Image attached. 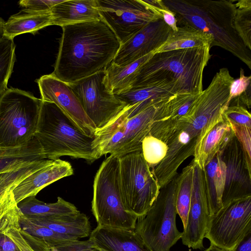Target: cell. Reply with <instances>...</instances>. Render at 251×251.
Returning a JSON list of instances; mask_svg holds the SVG:
<instances>
[{
  "label": "cell",
  "mask_w": 251,
  "mask_h": 251,
  "mask_svg": "<svg viewBox=\"0 0 251 251\" xmlns=\"http://www.w3.org/2000/svg\"><path fill=\"white\" fill-rule=\"evenodd\" d=\"M93 248L100 251H152L134 230L97 226L89 236Z\"/></svg>",
  "instance_id": "obj_21"
},
{
  "label": "cell",
  "mask_w": 251,
  "mask_h": 251,
  "mask_svg": "<svg viewBox=\"0 0 251 251\" xmlns=\"http://www.w3.org/2000/svg\"><path fill=\"white\" fill-rule=\"evenodd\" d=\"M119 183L125 210L137 218L147 212L161 189L141 151L119 157Z\"/></svg>",
  "instance_id": "obj_9"
},
{
  "label": "cell",
  "mask_w": 251,
  "mask_h": 251,
  "mask_svg": "<svg viewBox=\"0 0 251 251\" xmlns=\"http://www.w3.org/2000/svg\"><path fill=\"white\" fill-rule=\"evenodd\" d=\"M169 99L159 101L130 118L122 111L105 127L96 131L94 145L99 157L106 154L120 157L141 151L144 138Z\"/></svg>",
  "instance_id": "obj_5"
},
{
  "label": "cell",
  "mask_w": 251,
  "mask_h": 251,
  "mask_svg": "<svg viewBox=\"0 0 251 251\" xmlns=\"http://www.w3.org/2000/svg\"><path fill=\"white\" fill-rule=\"evenodd\" d=\"M105 71L68 83L84 111L99 130L112 121L125 108L104 83Z\"/></svg>",
  "instance_id": "obj_12"
},
{
  "label": "cell",
  "mask_w": 251,
  "mask_h": 251,
  "mask_svg": "<svg viewBox=\"0 0 251 251\" xmlns=\"http://www.w3.org/2000/svg\"><path fill=\"white\" fill-rule=\"evenodd\" d=\"M93 251H97V250H96L94 249V250H93Z\"/></svg>",
  "instance_id": "obj_50"
},
{
  "label": "cell",
  "mask_w": 251,
  "mask_h": 251,
  "mask_svg": "<svg viewBox=\"0 0 251 251\" xmlns=\"http://www.w3.org/2000/svg\"><path fill=\"white\" fill-rule=\"evenodd\" d=\"M209 217L203 170L195 165L190 205L186 226L181 238L184 245L193 249L203 248V240Z\"/></svg>",
  "instance_id": "obj_16"
},
{
  "label": "cell",
  "mask_w": 251,
  "mask_h": 251,
  "mask_svg": "<svg viewBox=\"0 0 251 251\" xmlns=\"http://www.w3.org/2000/svg\"><path fill=\"white\" fill-rule=\"evenodd\" d=\"M171 30L162 18L151 22L121 45L112 62L124 66L154 52L166 42Z\"/></svg>",
  "instance_id": "obj_17"
},
{
  "label": "cell",
  "mask_w": 251,
  "mask_h": 251,
  "mask_svg": "<svg viewBox=\"0 0 251 251\" xmlns=\"http://www.w3.org/2000/svg\"><path fill=\"white\" fill-rule=\"evenodd\" d=\"M197 140L183 128L176 130L166 144L168 150L163 159L152 169L161 188L166 186L177 175L183 162L193 155Z\"/></svg>",
  "instance_id": "obj_18"
},
{
  "label": "cell",
  "mask_w": 251,
  "mask_h": 251,
  "mask_svg": "<svg viewBox=\"0 0 251 251\" xmlns=\"http://www.w3.org/2000/svg\"><path fill=\"white\" fill-rule=\"evenodd\" d=\"M226 165L223 205L231 200L251 196V163L234 136L221 152Z\"/></svg>",
  "instance_id": "obj_15"
},
{
  "label": "cell",
  "mask_w": 251,
  "mask_h": 251,
  "mask_svg": "<svg viewBox=\"0 0 251 251\" xmlns=\"http://www.w3.org/2000/svg\"><path fill=\"white\" fill-rule=\"evenodd\" d=\"M49 251H57L54 248H50Z\"/></svg>",
  "instance_id": "obj_49"
},
{
  "label": "cell",
  "mask_w": 251,
  "mask_h": 251,
  "mask_svg": "<svg viewBox=\"0 0 251 251\" xmlns=\"http://www.w3.org/2000/svg\"><path fill=\"white\" fill-rule=\"evenodd\" d=\"M42 100L29 92L7 88L0 96V146L15 147L34 138Z\"/></svg>",
  "instance_id": "obj_7"
},
{
  "label": "cell",
  "mask_w": 251,
  "mask_h": 251,
  "mask_svg": "<svg viewBox=\"0 0 251 251\" xmlns=\"http://www.w3.org/2000/svg\"><path fill=\"white\" fill-rule=\"evenodd\" d=\"M12 190H7L0 197V234H5L12 228L21 227L22 213L15 200Z\"/></svg>",
  "instance_id": "obj_33"
},
{
  "label": "cell",
  "mask_w": 251,
  "mask_h": 251,
  "mask_svg": "<svg viewBox=\"0 0 251 251\" xmlns=\"http://www.w3.org/2000/svg\"><path fill=\"white\" fill-rule=\"evenodd\" d=\"M179 94L177 84L175 81L163 80L151 85L131 89L115 95L126 107L124 111L126 117L138 114L151 105Z\"/></svg>",
  "instance_id": "obj_19"
},
{
  "label": "cell",
  "mask_w": 251,
  "mask_h": 251,
  "mask_svg": "<svg viewBox=\"0 0 251 251\" xmlns=\"http://www.w3.org/2000/svg\"><path fill=\"white\" fill-rule=\"evenodd\" d=\"M34 137L45 158L59 159L68 156L92 163L100 157L95 148L94 136L81 132L54 103L42 100Z\"/></svg>",
  "instance_id": "obj_4"
},
{
  "label": "cell",
  "mask_w": 251,
  "mask_h": 251,
  "mask_svg": "<svg viewBox=\"0 0 251 251\" xmlns=\"http://www.w3.org/2000/svg\"><path fill=\"white\" fill-rule=\"evenodd\" d=\"M62 28L58 52L51 74L67 83L105 71L121 45L102 19Z\"/></svg>",
  "instance_id": "obj_1"
},
{
  "label": "cell",
  "mask_w": 251,
  "mask_h": 251,
  "mask_svg": "<svg viewBox=\"0 0 251 251\" xmlns=\"http://www.w3.org/2000/svg\"><path fill=\"white\" fill-rule=\"evenodd\" d=\"M52 25L50 11L37 12L22 9L11 15L4 24V36L13 39L19 35L34 33Z\"/></svg>",
  "instance_id": "obj_28"
},
{
  "label": "cell",
  "mask_w": 251,
  "mask_h": 251,
  "mask_svg": "<svg viewBox=\"0 0 251 251\" xmlns=\"http://www.w3.org/2000/svg\"><path fill=\"white\" fill-rule=\"evenodd\" d=\"M231 251H251V232L246 234Z\"/></svg>",
  "instance_id": "obj_45"
},
{
  "label": "cell",
  "mask_w": 251,
  "mask_h": 251,
  "mask_svg": "<svg viewBox=\"0 0 251 251\" xmlns=\"http://www.w3.org/2000/svg\"></svg>",
  "instance_id": "obj_51"
},
{
  "label": "cell",
  "mask_w": 251,
  "mask_h": 251,
  "mask_svg": "<svg viewBox=\"0 0 251 251\" xmlns=\"http://www.w3.org/2000/svg\"><path fill=\"white\" fill-rule=\"evenodd\" d=\"M101 19L113 31L121 44L161 17L143 0H97Z\"/></svg>",
  "instance_id": "obj_13"
},
{
  "label": "cell",
  "mask_w": 251,
  "mask_h": 251,
  "mask_svg": "<svg viewBox=\"0 0 251 251\" xmlns=\"http://www.w3.org/2000/svg\"><path fill=\"white\" fill-rule=\"evenodd\" d=\"M225 118L229 122L251 127V115L244 106L239 104L229 105L224 112Z\"/></svg>",
  "instance_id": "obj_38"
},
{
  "label": "cell",
  "mask_w": 251,
  "mask_h": 251,
  "mask_svg": "<svg viewBox=\"0 0 251 251\" xmlns=\"http://www.w3.org/2000/svg\"><path fill=\"white\" fill-rule=\"evenodd\" d=\"M19 251H49L50 247L43 240L35 237L21 228H12L6 232Z\"/></svg>",
  "instance_id": "obj_35"
},
{
  "label": "cell",
  "mask_w": 251,
  "mask_h": 251,
  "mask_svg": "<svg viewBox=\"0 0 251 251\" xmlns=\"http://www.w3.org/2000/svg\"><path fill=\"white\" fill-rule=\"evenodd\" d=\"M153 54L151 52L124 66L112 62L105 70L104 83L107 91L115 95L129 91L138 70Z\"/></svg>",
  "instance_id": "obj_27"
},
{
  "label": "cell",
  "mask_w": 251,
  "mask_h": 251,
  "mask_svg": "<svg viewBox=\"0 0 251 251\" xmlns=\"http://www.w3.org/2000/svg\"><path fill=\"white\" fill-rule=\"evenodd\" d=\"M52 25L63 26L101 19L97 0H64L50 10Z\"/></svg>",
  "instance_id": "obj_22"
},
{
  "label": "cell",
  "mask_w": 251,
  "mask_h": 251,
  "mask_svg": "<svg viewBox=\"0 0 251 251\" xmlns=\"http://www.w3.org/2000/svg\"><path fill=\"white\" fill-rule=\"evenodd\" d=\"M18 206L25 216H48L71 214L79 211L73 203L58 197L53 203H46L36 197H29L20 201Z\"/></svg>",
  "instance_id": "obj_30"
},
{
  "label": "cell",
  "mask_w": 251,
  "mask_h": 251,
  "mask_svg": "<svg viewBox=\"0 0 251 251\" xmlns=\"http://www.w3.org/2000/svg\"><path fill=\"white\" fill-rule=\"evenodd\" d=\"M213 37L192 27L178 26L177 31L171 30L166 42L154 51V54L167 51L200 48L211 45Z\"/></svg>",
  "instance_id": "obj_29"
},
{
  "label": "cell",
  "mask_w": 251,
  "mask_h": 251,
  "mask_svg": "<svg viewBox=\"0 0 251 251\" xmlns=\"http://www.w3.org/2000/svg\"><path fill=\"white\" fill-rule=\"evenodd\" d=\"M45 159L43 149L35 137L20 146L4 147L0 146V175Z\"/></svg>",
  "instance_id": "obj_25"
},
{
  "label": "cell",
  "mask_w": 251,
  "mask_h": 251,
  "mask_svg": "<svg viewBox=\"0 0 251 251\" xmlns=\"http://www.w3.org/2000/svg\"><path fill=\"white\" fill-rule=\"evenodd\" d=\"M36 82L42 100L56 104L83 133L88 136L95 135V125L85 114L68 83L51 74L42 76Z\"/></svg>",
  "instance_id": "obj_14"
},
{
  "label": "cell",
  "mask_w": 251,
  "mask_h": 251,
  "mask_svg": "<svg viewBox=\"0 0 251 251\" xmlns=\"http://www.w3.org/2000/svg\"><path fill=\"white\" fill-rule=\"evenodd\" d=\"M251 76H246L244 71L241 68L240 77L234 79L230 89L229 100L237 99L249 87H251Z\"/></svg>",
  "instance_id": "obj_42"
},
{
  "label": "cell",
  "mask_w": 251,
  "mask_h": 251,
  "mask_svg": "<svg viewBox=\"0 0 251 251\" xmlns=\"http://www.w3.org/2000/svg\"><path fill=\"white\" fill-rule=\"evenodd\" d=\"M177 176L161 188L151 207L137 218L134 230L152 251H170L181 238L176 221Z\"/></svg>",
  "instance_id": "obj_8"
},
{
  "label": "cell",
  "mask_w": 251,
  "mask_h": 251,
  "mask_svg": "<svg viewBox=\"0 0 251 251\" xmlns=\"http://www.w3.org/2000/svg\"><path fill=\"white\" fill-rule=\"evenodd\" d=\"M210 48L208 45L154 54L138 70L130 89L168 80L177 84L179 94L201 93Z\"/></svg>",
  "instance_id": "obj_3"
},
{
  "label": "cell",
  "mask_w": 251,
  "mask_h": 251,
  "mask_svg": "<svg viewBox=\"0 0 251 251\" xmlns=\"http://www.w3.org/2000/svg\"><path fill=\"white\" fill-rule=\"evenodd\" d=\"M175 14L177 23L213 37L211 48L220 47L251 69V50L237 34L233 25L236 8L231 0H163Z\"/></svg>",
  "instance_id": "obj_2"
},
{
  "label": "cell",
  "mask_w": 251,
  "mask_h": 251,
  "mask_svg": "<svg viewBox=\"0 0 251 251\" xmlns=\"http://www.w3.org/2000/svg\"><path fill=\"white\" fill-rule=\"evenodd\" d=\"M167 145L151 134L147 135L142 143V153L149 166L152 169L165 157Z\"/></svg>",
  "instance_id": "obj_36"
},
{
  "label": "cell",
  "mask_w": 251,
  "mask_h": 251,
  "mask_svg": "<svg viewBox=\"0 0 251 251\" xmlns=\"http://www.w3.org/2000/svg\"><path fill=\"white\" fill-rule=\"evenodd\" d=\"M55 249L57 251H93L94 250L93 243L89 239L85 241L72 240Z\"/></svg>",
  "instance_id": "obj_43"
},
{
  "label": "cell",
  "mask_w": 251,
  "mask_h": 251,
  "mask_svg": "<svg viewBox=\"0 0 251 251\" xmlns=\"http://www.w3.org/2000/svg\"><path fill=\"white\" fill-rule=\"evenodd\" d=\"M195 165L192 161L177 176L176 208L182 222L183 228L186 226L192 192Z\"/></svg>",
  "instance_id": "obj_31"
},
{
  "label": "cell",
  "mask_w": 251,
  "mask_h": 251,
  "mask_svg": "<svg viewBox=\"0 0 251 251\" xmlns=\"http://www.w3.org/2000/svg\"><path fill=\"white\" fill-rule=\"evenodd\" d=\"M64 0H22L18 2L19 4L24 9L37 11H50L51 8L56 4L62 2Z\"/></svg>",
  "instance_id": "obj_41"
},
{
  "label": "cell",
  "mask_w": 251,
  "mask_h": 251,
  "mask_svg": "<svg viewBox=\"0 0 251 251\" xmlns=\"http://www.w3.org/2000/svg\"><path fill=\"white\" fill-rule=\"evenodd\" d=\"M236 8H251V0H240L234 3Z\"/></svg>",
  "instance_id": "obj_46"
},
{
  "label": "cell",
  "mask_w": 251,
  "mask_h": 251,
  "mask_svg": "<svg viewBox=\"0 0 251 251\" xmlns=\"http://www.w3.org/2000/svg\"><path fill=\"white\" fill-rule=\"evenodd\" d=\"M5 21L0 17V40L4 37Z\"/></svg>",
  "instance_id": "obj_47"
},
{
  "label": "cell",
  "mask_w": 251,
  "mask_h": 251,
  "mask_svg": "<svg viewBox=\"0 0 251 251\" xmlns=\"http://www.w3.org/2000/svg\"><path fill=\"white\" fill-rule=\"evenodd\" d=\"M20 225L22 229L30 235L43 240L50 248H56L67 244L76 238L61 234L50 228L34 223L21 214Z\"/></svg>",
  "instance_id": "obj_32"
},
{
  "label": "cell",
  "mask_w": 251,
  "mask_h": 251,
  "mask_svg": "<svg viewBox=\"0 0 251 251\" xmlns=\"http://www.w3.org/2000/svg\"><path fill=\"white\" fill-rule=\"evenodd\" d=\"M234 136L229 124L224 116V119L196 146L192 162L203 170L217 153L222 152Z\"/></svg>",
  "instance_id": "obj_23"
},
{
  "label": "cell",
  "mask_w": 251,
  "mask_h": 251,
  "mask_svg": "<svg viewBox=\"0 0 251 251\" xmlns=\"http://www.w3.org/2000/svg\"><path fill=\"white\" fill-rule=\"evenodd\" d=\"M251 232V196L230 201L210 216L204 238L231 251Z\"/></svg>",
  "instance_id": "obj_11"
},
{
  "label": "cell",
  "mask_w": 251,
  "mask_h": 251,
  "mask_svg": "<svg viewBox=\"0 0 251 251\" xmlns=\"http://www.w3.org/2000/svg\"><path fill=\"white\" fill-rule=\"evenodd\" d=\"M92 212L99 227L135 229L137 218L125 210L121 197L119 156L110 155L97 172Z\"/></svg>",
  "instance_id": "obj_6"
},
{
  "label": "cell",
  "mask_w": 251,
  "mask_h": 251,
  "mask_svg": "<svg viewBox=\"0 0 251 251\" xmlns=\"http://www.w3.org/2000/svg\"><path fill=\"white\" fill-rule=\"evenodd\" d=\"M205 251H226L224 250L221 249L212 244H210V246L207 248Z\"/></svg>",
  "instance_id": "obj_48"
},
{
  "label": "cell",
  "mask_w": 251,
  "mask_h": 251,
  "mask_svg": "<svg viewBox=\"0 0 251 251\" xmlns=\"http://www.w3.org/2000/svg\"><path fill=\"white\" fill-rule=\"evenodd\" d=\"M25 217L30 221L45 226L54 232L77 239L88 237L91 233V226L88 218L80 211L62 215Z\"/></svg>",
  "instance_id": "obj_24"
},
{
  "label": "cell",
  "mask_w": 251,
  "mask_h": 251,
  "mask_svg": "<svg viewBox=\"0 0 251 251\" xmlns=\"http://www.w3.org/2000/svg\"><path fill=\"white\" fill-rule=\"evenodd\" d=\"M154 11L162 17L165 23L172 31L178 29L175 14L164 4L162 0H144Z\"/></svg>",
  "instance_id": "obj_40"
},
{
  "label": "cell",
  "mask_w": 251,
  "mask_h": 251,
  "mask_svg": "<svg viewBox=\"0 0 251 251\" xmlns=\"http://www.w3.org/2000/svg\"><path fill=\"white\" fill-rule=\"evenodd\" d=\"M203 170L204 183L210 216L222 206V197L226 182V165L217 153Z\"/></svg>",
  "instance_id": "obj_26"
},
{
  "label": "cell",
  "mask_w": 251,
  "mask_h": 251,
  "mask_svg": "<svg viewBox=\"0 0 251 251\" xmlns=\"http://www.w3.org/2000/svg\"><path fill=\"white\" fill-rule=\"evenodd\" d=\"M15 61L13 39L4 36L0 40V96L7 89Z\"/></svg>",
  "instance_id": "obj_34"
},
{
  "label": "cell",
  "mask_w": 251,
  "mask_h": 251,
  "mask_svg": "<svg viewBox=\"0 0 251 251\" xmlns=\"http://www.w3.org/2000/svg\"><path fill=\"white\" fill-rule=\"evenodd\" d=\"M73 174V168L69 162L60 159L52 160L26 177L12 190L15 200L18 204L26 198L36 197L45 187Z\"/></svg>",
  "instance_id": "obj_20"
},
{
  "label": "cell",
  "mask_w": 251,
  "mask_h": 251,
  "mask_svg": "<svg viewBox=\"0 0 251 251\" xmlns=\"http://www.w3.org/2000/svg\"><path fill=\"white\" fill-rule=\"evenodd\" d=\"M14 243L5 234H0V251H19Z\"/></svg>",
  "instance_id": "obj_44"
},
{
  "label": "cell",
  "mask_w": 251,
  "mask_h": 251,
  "mask_svg": "<svg viewBox=\"0 0 251 251\" xmlns=\"http://www.w3.org/2000/svg\"><path fill=\"white\" fill-rule=\"evenodd\" d=\"M227 122L229 124L234 136L240 143L247 160L251 163V127Z\"/></svg>",
  "instance_id": "obj_39"
},
{
  "label": "cell",
  "mask_w": 251,
  "mask_h": 251,
  "mask_svg": "<svg viewBox=\"0 0 251 251\" xmlns=\"http://www.w3.org/2000/svg\"><path fill=\"white\" fill-rule=\"evenodd\" d=\"M234 80L227 68H221L201 93L189 120L182 127L197 140L196 146L224 119V112L230 104V89Z\"/></svg>",
  "instance_id": "obj_10"
},
{
  "label": "cell",
  "mask_w": 251,
  "mask_h": 251,
  "mask_svg": "<svg viewBox=\"0 0 251 251\" xmlns=\"http://www.w3.org/2000/svg\"><path fill=\"white\" fill-rule=\"evenodd\" d=\"M233 25L245 46L251 50V8H236Z\"/></svg>",
  "instance_id": "obj_37"
}]
</instances>
